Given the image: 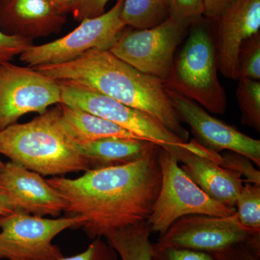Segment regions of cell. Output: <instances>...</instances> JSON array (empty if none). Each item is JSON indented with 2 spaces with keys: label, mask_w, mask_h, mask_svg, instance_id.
Segmentation results:
<instances>
[{
  "label": "cell",
  "mask_w": 260,
  "mask_h": 260,
  "mask_svg": "<svg viewBox=\"0 0 260 260\" xmlns=\"http://www.w3.org/2000/svg\"><path fill=\"white\" fill-rule=\"evenodd\" d=\"M158 145L135 161L88 169L76 179L54 177L47 182L64 198L65 213L85 219L84 232L90 239L146 221L161 184Z\"/></svg>",
  "instance_id": "1"
},
{
  "label": "cell",
  "mask_w": 260,
  "mask_h": 260,
  "mask_svg": "<svg viewBox=\"0 0 260 260\" xmlns=\"http://www.w3.org/2000/svg\"><path fill=\"white\" fill-rule=\"evenodd\" d=\"M60 83L89 89L150 114L181 139L188 142L164 82L121 60L109 50H93L62 64L32 68Z\"/></svg>",
  "instance_id": "2"
},
{
  "label": "cell",
  "mask_w": 260,
  "mask_h": 260,
  "mask_svg": "<svg viewBox=\"0 0 260 260\" xmlns=\"http://www.w3.org/2000/svg\"><path fill=\"white\" fill-rule=\"evenodd\" d=\"M60 107L24 124L0 131V154L42 176L63 175L90 169L60 119Z\"/></svg>",
  "instance_id": "3"
},
{
  "label": "cell",
  "mask_w": 260,
  "mask_h": 260,
  "mask_svg": "<svg viewBox=\"0 0 260 260\" xmlns=\"http://www.w3.org/2000/svg\"><path fill=\"white\" fill-rule=\"evenodd\" d=\"M192 27L164 84L208 112L223 114L227 98L218 79L215 40L201 21Z\"/></svg>",
  "instance_id": "4"
},
{
  "label": "cell",
  "mask_w": 260,
  "mask_h": 260,
  "mask_svg": "<svg viewBox=\"0 0 260 260\" xmlns=\"http://www.w3.org/2000/svg\"><path fill=\"white\" fill-rule=\"evenodd\" d=\"M59 83L61 104L90 113L166 149L174 157L184 150L204 156L206 149L197 141L186 142L144 112L124 105L112 98L71 83Z\"/></svg>",
  "instance_id": "5"
},
{
  "label": "cell",
  "mask_w": 260,
  "mask_h": 260,
  "mask_svg": "<svg viewBox=\"0 0 260 260\" xmlns=\"http://www.w3.org/2000/svg\"><path fill=\"white\" fill-rule=\"evenodd\" d=\"M161 184L146 223L150 233L165 234L179 218L186 215L230 216L236 208L217 203L191 180L172 153L159 146Z\"/></svg>",
  "instance_id": "6"
},
{
  "label": "cell",
  "mask_w": 260,
  "mask_h": 260,
  "mask_svg": "<svg viewBox=\"0 0 260 260\" xmlns=\"http://www.w3.org/2000/svg\"><path fill=\"white\" fill-rule=\"evenodd\" d=\"M85 219L68 215L51 219L15 211L0 219V259L61 260L60 248L54 238L69 229L83 227Z\"/></svg>",
  "instance_id": "7"
},
{
  "label": "cell",
  "mask_w": 260,
  "mask_h": 260,
  "mask_svg": "<svg viewBox=\"0 0 260 260\" xmlns=\"http://www.w3.org/2000/svg\"><path fill=\"white\" fill-rule=\"evenodd\" d=\"M123 3L124 0H117L109 11L84 19L75 30L60 39L31 46L20 54V61L29 68H36L69 62L93 50H109L126 28L121 17Z\"/></svg>",
  "instance_id": "8"
},
{
  "label": "cell",
  "mask_w": 260,
  "mask_h": 260,
  "mask_svg": "<svg viewBox=\"0 0 260 260\" xmlns=\"http://www.w3.org/2000/svg\"><path fill=\"white\" fill-rule=\"evenodd\" d=\"M188 28L169 18L153 28H126L109 51L135 69L165 82Z\"/></svg>",
  "instance_id": "9"
},
{
  "label": "cell",
  "mask_w": 260,
  "mask_h": 260,
  "mask_svg": "<svg viewBox=\"0 0 260 260\" xmlns=\"http://www.w3.org/2000/svg\"><path fill=\"white\" fill-rule=\"evenodd\" d=\"M156 245L213 253L237 244L260 247V231L244 227L237 212L230 216L186 215L160 235Z\"/></svg>",
  "instance_id": "10"
},
{
  "label": "cell",
  "mask_w": 260,
  "mask_h": 260,
  "mask_svg": "<svg viewBox=\"0 0 260 260\" xmlns=\"http://www.w3.org/2000/svg\"><path fill=\"white\" fill-rule=\"evenodd\" d=\"M61 104L59 83L32 68L0 64V131L28 113L44 114Z\"/></svg>",
  "instance_id": "11"
},
{
  "label": "cell",
  "mask_w": 260,
  "mask_h": 260,
  "mask_svg": "<svg viewBox=\"0 0 260 260\" xmlns=\"http://www.w3.org/2000/svg\"><path fill=\"white\" fill-rule=\"evenodd\" d=\"M178 117L190 126L197 141L210 151L241 154L260 167V140L212 116L204 108L181 94L167 88Z\"/></svg>",
  "instance_id": "12"
},
{
  "label": "cell",
  "mask_w": 260,
  "mask_h": 260,
  "mask_svg": "<svg viewBox=\"0 0 260 260\" xmlns=\"http://www.w3.org/2000/svg\"><path fill=\"white\" fill-rule=\"evenodd\" d=\"M0 192L16 211L36 216H58L68 208L62 196L42 175L14 162L0 169Z\"/></svg>",
  "instance_id": "13"
},
{
  "label": "cell",
  "mask_w": 260,
  "mask_h": 260,
  "mask_svg": "<svg viewBox=\"0 0 260 260\" xmlns=\"http://www.w3.org/2000/svg\"><path fill=\"white\" fill-rule=\"evenodd\" d=\"M217 23L215 42L218 70L238 80V55L243 43L260 32V0H234Z\"/></svg>",
  "instance_id": "14"
},
{
  "label": "cell",
  "mask_w": 260,
  "mask_h": 260,
  "mask_svg": "<svg viewBox=\"0 0 260 260\" xmlns=\"http://www.w3.org/2000/svg\"><path fill=\"white\" fill-rule=\"evenodd\" d=\"M49 0H1L0 29L32 41L59 32L66 23Z\"/></svg>",
  "instance_id": "15"
},
{
  "label": "cell",
  "mask_w": 260,
  "mask_h": 260,
  "mask_svg": "<svg viewBox=\"0 0 260 260\" xmlns=\"http://www.w3.org/2000/svg\"><path fill=\"white\" fill-rule=\"evenodd\" d=\"M176 158L182 162L184 172L211 199L236 208L238 195L244 185L241 174L189 150H182Z\"/></svg>",
  "instance_id": "16"
},
{
  "label": "cell",
  "mask_w": 260,
  "mask_h": 260,
  "mask_svg": "<svg viewBox=\"0 0 260 260\" xmlns=\"http://www.w3.org/2000/svg\"><path fill=\"white\" fill-rule=\"evenodd\" d=\"M75 145L88 160L90 169L116 167L135 161L157 145L148 140L125 138H107Z\"/></svg>",
  "instance_id": "17"
},
{
  "label": "cell",
  "mask_w": 260,
  "mask_h": 260,
  "mask_svg": "<svg viewBox=\"0 0 260 260\" xmlns=\"http://www.w3.org/2000/svg\"><path fill=\"white\" fill-rule=\"evenodd\" d=\"M59 107L61 124L75 143H88L107 138L141 139L121 126L90 113L64 104H59Z\"/></svg>",
  "instance_id": "18"
},
{
  "label": "cell",
  "mask_w": 260,
  "mask_h": 260,
  "mask_svg": "<svg viewBox=\"0 0 260 260\" xmlns=\"http://www.w3.org/2000/svg\"><path fill=\"white\" fill-rule=\"evenodd\" d=\"M150 234L144 221L121 228L105 238L121 260H153Z\"/></svg>",
  "instance_id": "19"
},
{
  "label": "cell",
  "mask_w": 260,
  "mask_h": 260,
  "mask_svg": "<svg viewBox=\"0 0 260 260\" xmlns=\"http://www.w3.org/2000/svg\"><path fill=\"white\" fill-rule=\"evenodd\" d=\"M167 0H124L121 19L126 27L153 28L169 18Z\"/></svg>",
  "instance_id": "20"
},
{
  "label": "cell",
  "mask_w": 260,
  "mask_h": 260,
  "mask_svg": "<svg viewBox=\"0 0 260 260\" xmlns=\"http://www.w3.org/2000/svg\"><path fill=\"white\" fill-rule=\"evenodd\" d=\"M236 96L244 125L260 132V81L239 79Z\"/></svg>",
  "instance_id": "21"
},
{
  "label": "cell",
  "mask_w": 260,
  "mask_h": 260,
  "mask_svg": "<svg viewBox=\"0 0 260 260\" xmlns=\"http://www.w3.org/2000/svg\"><path fill=\"white\" fill-rule=\"evenodd\" d=\"M235 208L244 227L260 231V184L246 182L238 195Z\"/></svg>",
  "instance_id": "22"
},
{
  "label": "cell",
  "mask_w": 260,
  "mask_h": 260,
  "mask_svg": "<svg viewBox=\"0 0 260 260\" xmlns=\"http://www.w3.org/2000/svg\"><path fill=\"white\" fill-rule=\"evenodd\" d=\"M238 75V80H260V32L246 39L241 46Z\"/></svg>",
  "instance_id": "23"
},
{
  "label": "cell",
  "mask_w": 260,
  "mask_h": 260,
  "mask_svg": "<svg viewBox=\"0 0 260 260\" xmlns=\"http://www.w3.org/2000/svg\"><path fill=\"white\" fill-rule=\"evenodd\" d=\"M169 18L192 26L201 21L204 15V0H167Z\"/></svg>",
  "instance_id": "24"
},
{
  "label": "cell",
  "mask_w": 260,
  "mask_h": 260,
  "mask_svg": "<svg viewBox=\"0 0 260 260\" xmlns=\"http://www.w3.org/2000/svg\"><path fill=\"white\" fill-rule=\"evenodd\" d=\"M220 155L221 167L239 173L242 177L244 176L246 182L260 184L259 171L253 167V162L249 158L232 151H226Z\"/></svg>",
  "instance_id": "25"
},
{
  "label": "cell",
  "mask_w": 260,
  "mask_h": 260,
  "mask_svg": "<svg viewBox=\"0 0 260 260\" xmlns=\"http://www.w3.org/2000/svg\"><path fill=\"white\" fill-rule=\"evenodd\" d=\"M153 260H217L212 253L184 249L162 247L152 243Z\"/></svg>",
  "instance_id": "26"
},
{
  "label": "cell",
  "mask_w": 260,
  "mask_h": 260,
  "mask_svg": "<svg viewBox=\"0 0 260 260\" xmlns=\"http://www.w3.org/2000/svg\"><path fill=\"white\" fill-rule=\"evenodd\" d=\"M32 45V41L8 35L0 29V64L10 62L15 56L20 55Z\"/></svg>",
  "instance_id": "27"
},
{
  "label": "cell",
  "mask_w": 260,
  "mask_h": 260,
  "mask_svg": "<svg viewBox=\"0 0 260 260\" xmlns=\"http://www.w3.org/2000/svg\"><path fill=\"white\" fill-rule=\"evenodd\" d=\"M116 251L102 238L93 239L85 251L76 255L62 258L61 260H118Z\"/></svg>",
  "instance_id": "28"
},
{
  "label": "cell",
  "mask_w": 260,
  "mask_h": 260,
  "mask_svg": "<svg viewBox=\"0 0 260 260\" xmlns=\"http://www.w3.org/2000/svg\"><path fill=\"white\" fill-rule=\"evenodd\" d=\"M212 254L217 260H260V247L237 244Z\"/></svg>",
  "instance_id": "29"
},
{
  "label": "cell",
  "mask_w": 260,
  "mask_h": 260,
  "mask_svg": "<svg viewBox=\"0 0 260 260\" xmlns=\"http://www.w3.org/2000/svg\"><path fill=\"white\" fill-rule=\"evenodd\" d=\"M110 0H79L73 10V17L81 22L85 18H95L105 13L106 6Z\"/></svg>",
  "instance_id": "30"
},
{
  "label": "cell",
  "mask_w": 260,
  "mask_h": 260,
  "mask_svg": "<svg viewBox=\"0 0 260 260\" xmlns=\"http://www.w3.org/2000/svg\"><path fill=\"white\" fill-rule=\"evenodd\" d=\"M234 0H204V16L208 20L215 21L223 10Z\"/></svg>",
  "instance_id": "31"
},
{
  "label": "cell",
  "mask_w": 260,
  "mask_h": 260,
  "mask_svg": "<svg viewBox=\"0 0 260 260\" xmlns=\"http://www.w3.org/2000/svg\"><path fill=\"white\" fill-rule=\"evenodd\" d=\"M60 14L73 13L79 0H49Z\"/></svg>",
  "instance_id": "32"
},
{
  "label": "cell",
  "mask_w": 260,
  "mask_h": 260,
  "mask_svg": "<svg viewBox=\"0 0 260 260\" xmlns=\"http://www.w3.org/2000/svg\"><path fill=\"white\" fill-rule=\"evenodd\" d=\"M16 210L12 206L6 197L0 192V216L5 217L11 215Z\"/></svg>",
  "instance_id": "33"
},
{
  "label": "cell",
  "mask_w": 260,
  "mask_h": 260,
  "mask_svg": "<svg viewBox=\"0 0 260 260\" xmlns=\"http://www.w3.org/2000/svg\"><path fill=\"white\" fill-rule=\"evenodd\" d=\"M3 164H3V162L1 161V160H0V169L3 167Z\"/></svg>",
  "instance_id": "34"
},
{
  "label": "cell",
  "mask_w": 260,
  "mask_h": 260,
  "mask_svg": "<svg viewBox=\"0 0 260 260\" xmlns=\"http://www.w3.org/2000/svg\"><path fill=\"white\" fill-rule=\"evenodd\" d=\"M1 218H2V216H0V219H1Z\"/></svg>",
  "instance_id": "35"
},
{
  "label": "cell",
  "mask_w": 260,
  "mask_h": 260,
  "mask_svg": "<svg viewBox=\"0 0 260 260\" xmlns=\"http://www.w3.org/2000/svg\"><path fill=\"white\" fill-rule=\"evenodd\" d=\"M0 1H1V0H0Z\"/></svg>",
  "instance_id": "36"
}]
</instances>
